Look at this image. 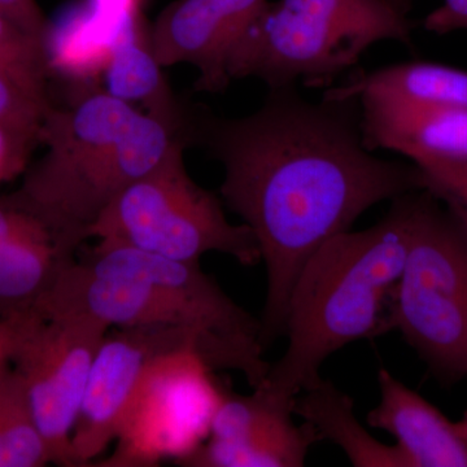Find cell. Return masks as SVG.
<instances>
[{
    "label": "cell",
    "instance_id": "cell-1",
    "mask_svg": "<svg viewBox=\"0 0 467 467\" xmlns=\"http://www.w3.org/2000/svg\"><path fill=\"white\" fill-rule=\"evenodd\" d=\"M193 146L223 164L221 198L259 243L266 267L261 342L285 337L295 281L328 239L348 232L368 208L429 190L416 164L371 155L362 140L358 97L312 103L296 86L270 88L250 116L199 109Z\"/></svg>",
    "mask_w": 467,
    "mask_h": 467
},
{
    "label": "cell",
    "instance_id": "cell-2",
    "mask_svg": "<svg viewBox=\"0 0 467 467\" xmlns=\"http://www.w3.org/2000/svg\"><path fill=\"white\" fill-rule=\"evenodd\" d=\"M42 317L84 315L113 327L175 326L201 342L212 370H235L254 389L270 364L261 322L239 306L199 263L165 259L98 239L58 275L36 308Z\"/></svg>",
    "mask_w": 467,
    "mask_h": 467
},
{
    "label": "cell",
    "instance_id": "cell-3",
    "mask_svg": "<svg viewBox=\"0 0 467 467\" xmlns=\"http://www.w3.org/2000/svg\"><path fill=\"white\" fill-rule=\"evenodd\" d=\"M39 142L47 152L24 173L14 201L45 223L58 244L78 254L101 212L158 167L174 144L192 146L190 130L140 112L106 91L70 107L52 106Z\"/></svg>",
    "mask_w": 467,
    "mask_h": 467
},
{
    "label": "cell",
    "instance_id": "cell-4",
    "mask_svg": "<svg viewBox=\"0 0 467 467\" xmlns=\"http://www.w3.org/2000/svg\"><path fill=\"white\" fill-rule=\"evenodd\" d=\"M420 192L393 199L377 225L337 234L306 261L288 300L287 348L263 380L270 392L294 401L322 379L319 368L333 353L386 333Z\"/></svg>",
    "mask_w": 467,
    "mask_h": 467
},
{
    "label": "cell",
    "instance_id": "cell-5",
    "mask_svg": "<svg viewBox=\"0 0 467 467\" xmlns=\"http://www.w3.org/2000/svg\"><path fill=\"white\" fill-rule=\"evenodd\" d=\"M413 23L389 0H276L234 46L230 79L259 78L269 88H330L380 41L407 47Z\"/></svg>",
    "mask_w": 467,
    "mask_h": 467
},
{
    "label": "cell",
    "instance_id": "cell-6",
    "mask_svg": "<svg viewBox=\"0 0 467 467\" xmlns=\"http://www.w3.org/2000/svg\"><path fill=\"white\" fill-rule=\"evenodd\" d=\"M401 333L444 382L467 377V220L422 190L386 333Z\"/></svg>",
    "mask_w": 467,
    "mask_h": 467
},
{
    "label": "cell",
    "instance_id": "cell-7",
    "mask_svg": "<svg viewBox=\"0 0 467 467\" xmlns=\"http://www.w3.org/2000/svg\"><path fill=\"white\" fill-rule=\"evenodd\" d=\"M187 147L174 144L158 167L119 193L92 223L88 239L182 263H201L208 252H220L242 265H256V236L245 223H230L216 193L190 177L183 160Z\"/></svg>",
    "mask_w": 467,
    "mask_h": 467
},
{
    "label": "cell",
    "instance_id": "cell-8",
    "mask_svg": "<svg viewBox=\"0 0 467 467\" xmlns=\"http://www.w3.org/2000/svg\"><path fill=\"white\" fill-rule=\"evenodd\" d=\"M192 349L160 358L129 405L112 456L95 466L149 467L175 462L207 441L225 389Z\"/></svg>",
    "mask_w": 467,
    "mask_h": 467
},
{
    "label": "cell",
    "instance_id": "cell-9",
    "mask_svg": "<svg viewBox=\"0 0 467 467\" xmlns=\"http://www.w3.org/2000/svg\"><path fill=\"white\" fill-rule=\"evenodd\" d=\"M109 331L88 316H39L15 356L12 368L23 380L55 465L78 467L73 429L92 362Z\"/></svg>",
    "mask_w": 467,
    "mask_h": 467
},
{
    "label": "cell",
    "instance_id": "cell-10",
    "mask_svg": "<svg viewBox=\"0 0 467 467\" xmlns=\"http://www.w3.org/2000/svg\"><path fill=\"white\" fill-rule=\"evenodd\" d=\"M184 349L195 350L201 356V342L187 328H109L92 362L73 429L72 448L78 467L92 466V461L116 441L129 405L152 365Z\"/></svg>",
    "mask_w": 467,
    "mask_h": 467
},
{
    "label": "cell",
    "instance_id": "cell-11",
    "mask_svg": "<svg viewBox=\"0 0 467 467\" xmlns=\"http://www.w3.org/2000/svg\"><path fill=\"white\" fill-rule=\"evenodd\" d=\"M294 401L264 386L251 395L223 392L211 434L198 450L178 461L184 467H300L319 441L315 430L292 420Z\"/></svg>",
    "mask_w": 467,
    "mask_h": 467
},
{
    "label": "cell",
    "instance_id": "cell-12",
    "mask_svg": "<svg viewBox=\"0 0 467 467\" xmlns=\"http://www.w3.org/2000/svg\"><path fill=\"white\" fill-rule=\"evenodd\" d=\"M267 0H175L150 30V43L162 67L187 63L201 72L196 91L220 94L232 79L227 58Z\"/></svg>",
    "mask_w": 467,
    "mask_h": 467
},
{
    "label": "cell",
    "instance_id": "cell-13",
    "mask_svg": "<svg viewBox=\"0 0 467 467\" xmlns=\"http://www.w3.org/2000/svg\"><path fill=\"white\" fill-rule=\"evenodd\" d=\"M368 150H393L411 161L467 158V110L387 95H356Z\"/></svg>",
    "mask_w": 467,
    "mask_h": 467
},
{
    "label": "cell",
    "instance_id": "cell-14",
    "mask_svg": "<svg viewBox=\"0 0 467 467\" xmlns=\"http://www.w3.org/2000/svg\"><path fill=\"white\" fill-rule=\"evenodd\" d=\"M378 383L380 401L368 414V425L396 439L408 467H467V439L460 422H451L387 368H380Z\"/></svg>",
    "mask_w": 467,
    "mask_h": 467
},
{
    "label": "cell",
    "instance_id": "cell-15",
    "mask_svg": "<svg viewBox=\"0 0 467 467\" xmlns=\"http://www.w3.org/2000/svg\"><path fill=\"white\" fill-rule=\"evenodd\" d=\"M161 67L150 48V32L144 29L140 11L131 12L110 39L103 63L104 91L131 106L142 104L146 113L192 131L198 109L175 99Z\"/></svg>",
    "mask_w": 467,
    "mask_h": 467
},
{
    "label": "cell",
    "instance_id": "cell-16",
    "mask_svg": "<svg viewBox=\"0 0 467 467\" xmlns=\"http://www.w3.org/2000/svg\"><path fill=\"white\" fill-rule=\"evenodd\" d=\"M76 257L45 223L0 244V319L36 313Z\"/></svg>",
    "mask_w": 467,
    "mask_h": 467
},
{
    "label": "cell",
    "instance_id": "cell-17",
    "mask_svg": "<svg viewBox=\"0 0 467 467\" xmlns=\"http://www.w3.org/2000/svg\"><path fill=\"white\" fill-rule=\"evenodd\" d=\"M295 416L308 423L319 441L342 448L356 467H408L396 445H386L368 434L355 413V404L335 384L321 379L295 398Z\"/></svg>",
    "mask_w": 467,
    "mask_h": 467
},
{
    "label": "cell",
    "instance_id": "cell-18",
    "mask_svg": "<svg viewBox=\"0 0 467 467\" xmlns=\"http://www.w3.org/2000/svg\"><path fill=\"white\" fill-rule=\"evenodd\" d=\"M362 92L467 110V72L444 64L408 61L364 73L325 94L356 97Z\"/></svg>",
    "mask_w": 467,
    "mask_h": 467
},
{
    "label": "cell",
    "instance_id": "cell-19",
    "mask_svg": "<svg viewBox=\"0 0 467 467\" xmlns=\"http://www.w3.org/2000/svg\"><path fill=\"white\" fill-rule=\"evenodd\" d=\"M2 467H42L51 463L23 380L14 368L0 377Z\"/></svg>",
    "mask_w": 467,
    "mask_h": 467
},
{
    "label": "cell",
    "instance_id": "cell-20",
    "mask_svg": "<svg viewBox=\"0 0 467 467\" xmlns=\"http://www.w3.org/2000/svg\"><path fill=\"white\" fill-rule=\"evenodd\" d=\"M0 73L36 97L51 101L52 69L45 39L26 32L3 14H0Z\"/></svg>",
    "mask_w": 467,
    "mask_h": 467
},
{
    "label": "cell",
    "instance_id": "cell-21",
    "mask_svg": "<svg viewBox=\"0 0 467 467\" xmlns=\"http://www.w3.org/2000/svg\"><path fill=\"white\" fill-rule=\"evenodd\" d=\"M416 164L429 181V192L467 220V158H426Z\"/></svg>",
    "mask_w": 467,
    "mask_h": 467
},
{
    "label": "cell",
    "instance_id": "cell-22",
    "mask_svg": "<svg viewBox=\"0 0 467 467\" xmlns=\"http://www.w3.org/2000/svg\"><path fill=\"white\" fill-rule=\"evenodd\" d=\"M41 129L0 119V184L26 173Z\"/></svg>",
    "mask_w": 467,
    "mask_h": 467
},
{
    "label": "cell",
    "instance_id": "cell-23",
    "mask_svg": "<svg viewBox=\"0 0 467 467\" xmlns=\"http://www.w3.org/2000/svg\"><path fill=\"white\" fill-rule=\"evenodd\" d=\"M54 104L36 97L17 82L0 73V119L41 129Z\"/></svg>",
    "mask_w": 467,
    "mask_h": 467
},
{
    "label": "cell",
    "instance_id": "cell-24",
    "mask_svg": "<svg viewBox=\"0 0 467 467\" xmlns=\"http://www.w3.org/2000/svg\"><path fill=\"white\" fill-rule=\"evenodd\" d=\"M38 318L39 315L33 313L0 319V377L14 364L21 343Z\"/></svg>",
    "mask_w": 467,
    "mask_h": 467
},
{
    "label": "cell",
    "instance_id": "cell-25",
    "mask_svg": "<svg viewBox=\"0 0 467 467\" xmlns=\"http://www.w3.org/2000/svg\"><path fill=\"white\" fill-rule=\"evenodd\" d=\"M0 14L46 41L50 24L36 0H0Z\"/></svg>",
    "mask_w": 467,
    "mask_h": 467
},
{
    "label": "cell",
    "instance_id": "cell-26",
    "mask_svg": "<svg viewBox=\"0 0 467 467\" xmlns=\"http://www.w3.org/2000/svg\"><path fill=\"white\" fill-rule=\"evenodd\" d=\"M42 221L26 208L21 207L9 195L0 196V244L29 232Z\"/></svg>",
    "mask_w": 467,
    "mask_h": 467
},
{
    "label": "cell",
    "instance_id": "cell-27",
    "mask_svg": "<svg viewBox=\"0 0 467 467\" xmlns=\"http://www.w3.org/2000/svg\"><path fill=\"white\" fill-rule=\"evenodd\" d=\"M422 26L438 36L467 30V0H442L441 7L423 18Z\"/></svg>",
    "mask_w": 467,
    "mask_h": 467
},
{
    "label": "cell",
    "instance_id": "cell-28",
    "mask_svg": "<svg viewBox=\"0 0 467 467\" xmlns=\"http://www.w3.org/2000/svg\"><path fill=\"white\" fill-rule=\"evenodd\" d=\"M393 5H396L399 9H401L402 12L408 14L409 9L411 7V3L413 0H389Z\"/></svg>",
    "mask_w": 467,
    "mask_h": 467
},
{
    "label": "cell",
    "instance_id": "cell-29",
    "mask_svg": "<svg viewBox=\"0 0 467 467\" xmlns=\"http://www.w3.org/2000/svg\"><path fill=\"white\" fill-rule=\"evenodd\" d=\"M461 427H462L463 434H465L467 439V410L465 416H463L462 420H460Z\"/></svg>",
    "mask_w": 467,
    "mask_h": 467
},
{
    "label": "cell",
    "instance_id": "cell-30",
    "mask_svg": "<svg viewBox=\"0 0 467 467\" xmlns=\"http://www.w3.org/2000/svg\"><path fill=\"white\" fill-rule=\"evenodd\" d=\"M0 467H2V450H0Z\"/></svg>",
    "mask_w": 467,
    "mask_h": 467
}]
</instances>
